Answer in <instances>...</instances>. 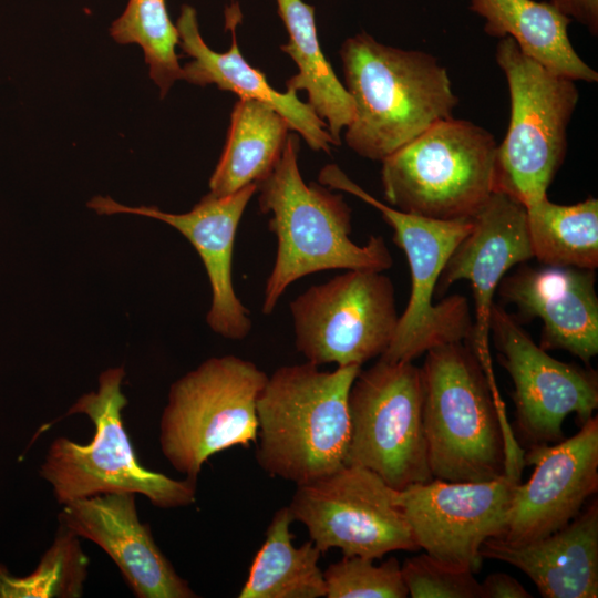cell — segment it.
Returning a JSON list of instances; mask_svg holds the SVG:
<instances>
[{
	"label": "cell",
	"instance_id": "1",
	"mask_svg": "<svg viewBox=\"0 0 598 598\" xmlns=\"http://www.w3.org/2000/svg\"><path fill=\"white\" fill-rule=\"evenodd\" d=\"M424 354L423 429L433 478L519 480L524 452L507 425L499 393L472 348L451 342Z\"/></svg>",
	"mask_w": 598,
	"mask_h": 598
},
{
	"label": "cell",
	"instance_id": "2",
	"mask_svg": "<svg viewBox=\"0 0 598 598\" xmlns=\"http://www.w3.org/2000/svg\"><path fill=\"white\" fill-rule=\"evenodd\" d=\"M340 55L354 109L344 140L358 155L382 161L452 117L458 100L433 55L382 44L364 31L348 38Z\"/></svg>",
	"mask_w": 598,
	"mask_h": 598
},
{
	"label": "cell",
	"instance_id": "3",
	"mask_svg": "<svg viewBox=\"0 0 598 598\" xmlns=\"http://www.w3.org/2000/svg\"><path fill=\"white\" fill-rule=\"evenodd\" d=\"M299 138L288 135L282 155L258 183L259 208L270 214L277 255L267 278L261 311L271 313L288 286L305 276L330 269L384 271L393 259L382 236L354 244L351 209L341 194L316 183L306 184L299 166Z\"/></svg>",
	"mask_w": 598,
	"mask_h": 598
},
{
	"label": "cell",
	"instance_id": "4",
	"mask_svg": "<svg viewBox=\"0 0 598 598\" xmlns=\"http://www.w3.org/2000/svg\"><path fill=\"white\" fill-rule=\"evenodd\" d=\"M360 370L322 371L306 361L268 377L257 400L256 458L265 472L300 485L346 464L348 396Z\"/></svg>",
	"mask_w": 598,
	"mask_h": 598
},
{
	"label": "cell",
	"instance_id": "5",
	"mask_svg": "<svg viewBox=\"0 0 598 598\" xmlns=\"http://www.w3.org/2000/svg\"><path fill=\"white\" fill-rule=\"evenodd\" d=\"M124 375L123 367L105 370L97 390L83 394L70 408L68 416L85 414L91 420L93 437L87 444L55 439L40 467L42 478L61 505L113 492L143 495L159 508L194 504L196 480H174L140 463L122 416L127 404L122 392Z\"/></svg>",
	"mask_w": 598,
	"mask_h": 598
},
{
	"label": "cell",
	"instance_id": "6",
	"mask_svg": "<svg viewBox=\"0 0 598 598\" xmlns=\"http://www.w3.org/2000/svg\"><path fill=\"white\" fill-rule=\"evenodd\" d=\"M497 144L485 128L453 117L383 158L389 206L437 220L471 219L495 192Z\"/></svg>",
	"mask_w": 598,
	"mask_h": 598
},
{
	"label": "cell",
	"instance_id": "7",
	"mask_svg": "<svg viewBox=\"0 0 598 598\" xmlns=\"http://www.w3.org/2000/svg\"><path fill=\"white\" fill-rule=\"evenodd\" d=\"M319 182L375 207L393 228V240L406 256L411 272L410 298L399 316L393 339L380 359L413 361L434 347L468 341L473 319L466 297L453 295L435 303L434 299L440 275L451 254L472 229V218L437 220L401 212L368 194L334 164L320 171Z\"/></svg>",
	"mask_w": 598,
	"mask_h": 598
},
{
	"label": "cell",
	"instance_id": "8",
	"mask_svg": "<svg viewBox=\"0 0 598 598\" xmlns=\"http://www.w3.org/2000/svg\"><path fill=\"white\" fill-rule=\"evenodd\" d=\"M496 62L505 74L511 118L497 145L495 192L525 208L547 197L567 150V127L578 103L576 81L557 75L501 38Z\"/></svg>",
	"mask_w": 598,
	"mask_h": 598
},
{
	"label": "cell",
	"instance_id": "9",
	"mask_svg": "<svg viewBox=\"0 0 598 598\" xmlns=\"http://www.w3.org/2000/svg\"><path fill=\"white\" fill-rule=\"evenodd\" d=\"M267 379L255 363L224 355L175 381L159 423L161 450L171 465L197 480L213 455L256 442L257 400Z\"/></svg>",
	"mask_w": 598,
	"mask_h": 598
},
{
	"label": "cell",
	"instance_id": "10",
	"mask_svg": "<svg viewBox=\"0 0 598 598\" xmlns=\"http://www.w3.org/2000/svg\"><path fill=\"white\" fill-rule=\"evenodd\" d=\"M346 464L365 467L390 487L433 480L423 429V381L413 361L379 359L358 373L349 396Z\"/></svg>",
	"mask_w": 598,
	"mask_h": 598
},
{
	"label": "cell",
	"instance_id": "11",
	"mask_svg": "<svg viewBox=\"0 0 598 598\" xmlns=\"http://www.w3.org/2000/svg\"><path fill=\"white\" fill-rule=\"evenodd\" d=\"M383 271L346 270L290 302L297 350L316 365H362L381 357L399 321L394 287Z\"/></svg>",
	"mask_w": 598,
	"mask_h": 598
},
{
	"label": "cell",
	"instance_id": "12",
	"mask_svg": "<svg viewBox=\"0 0 598 598\" xmlns=\"http://www.w3.org/2000/svg\"><path fill=\"white\" fill-rule=\"evenodd\" d=\"M394 488L378 474L358 465L297 485L288 508L303 524L321 551L380 559L396 550H419Z\"/></svg>",
	"mask_w": 598,
	"mask_h": 598
},
{
	"label": "cell",
	"instance_id": "13",
	"mask_svg": "<svg viewBox=\"0 0 598 598\" xmlns=\"http://www.w3.org/2000/svg\"><path fill=\"white\" fill-rule=\"evenodd\" d=\"M491 339L514 384L517 429L530 446L563 441V423L571 413L578 426L594 416L598 408L595 370L549 355L497 303L491 311Z\"/></svg>",
	"mask_w": 598,
	"mask_h": 598
},
{
	"label": "cell",
	"instance_id": "14",
	"mask_svg": "<svg viewBox=\"0 0 598 598\" xmlns=\"http://www.w3.org/2000/svg\"><path fill=\"white\" fill-rule=\"evenodd\" d=\"M518 483L508 475L486 482L433 478L396 489L394 501L420 549L476 574L483 564V543L505 530Z\"/></svg>",
	"mask_w": 598,
	"mask_h": 598
},
{
	"label": "cell",
	"instance_id": "15",
	"mask_svg": "<svg viewBox=\"0 0 598 598\" xmlns=\"http://www.w3.org/2000/svg\"><path fill=\"white\" fill-rule=\"evenodd\" d=\"M470 233L448 257L435 287V298L453 283L467 280L474 298L473 332L466 342L476 354L494 390L491 311L504 276L516 265L533 258L526 208L503 192H494L472 218Z\"/></svg>",
	"mask_w": 598,
	"mask_h": 598
},
{
	"label": "cell",
	"instance_id": "16",
	"mask_svg": "<svg viewBox=\"0 0 598 598\" xmlns=\"http://www.w3.org/2000/svg\"><path fill=\"white\" fill-rule=\"evenodd\" d=\"M535 466L516 486L501 538L519 544L545 537L567 525L598 491V417L569 439L533 445L524 457Z\"/></svg>",
	"mask_w": 598,
	"mask_h": 598
},
{
	"label": "cell",
	"instance_id": "17",
	"mask_svg": "<svg viewBox=\"0 0 598 598\" xmlns=\"http://www.w3.org/2000/svg\"><path fill=\"white\" fill-rule=\"evenodd\" d=\"M258 184L226 196L207 194L189 212L171 214L155 206L130 207L110 197L96 196L87 206L101 215L134 214L164 221L178 230L198 252L210 283L212 303L207 323L217 334L246 338L252 322L233 286V250L239 221Z\"/></svg>",
	"mask_w": 598,
	"mask_h": 598
},
{
	"label": "cell",
	"instance_id": "18",
	"mask_svg": "<svg viewBox=\"0 0 598 598\" xmlns=\"http://www.w3.org/2000/svg\"><path fill=\"white\" fill-rule=\"evenodd\" d=\"M134 493L113 492L62 505L59 522L102 548L137 598H195L196 592L140 520Z\"/></svg>",
	"mask_w": 598,
	"mask_h": 598
},
{
	"label": "cell",
	"instance_id": "19",
	"mask_svg": "<svg viewBox=\"0 0 598 598\" xmlns=\"http://www.w3.org/2000/svg\"><path fill=\"white\" fill-rule=\"evenodd\" d=\"M496 292L523 319L543 321L542 349L566 350L586 364L598 354L595 270L522 264L504 276Z\"/></svg>",
	"mask_w": 598,
	"mask_h": 598
},
{
	"label": "cell",
	"instance_id": "20",
	"mask_svg": "<svg viewBox=\"0 0 598 598\" xmlns=\"http://www.w3.org/2000/svg\"><path fill=\"white\" fill-rule=\"evenodd\" d=\"M226 28L231 32V45L227 52L212 50L200 35L197 12L189 4H183L176 20L179 37L178 44L192 58L182 68V79L205 86L215 84L218 89L233 92L239 99L262 102L286 118L290 130L298 132L315 151L330 153L331 145H337L326 123L313 109L297 97V93L276 91L266 75L251 66L241 55L236 28L241 21L238 3H233L225 11Z\"/></svg>",
	"mask_w": 598,
	"mask_h": 598
},
{
	"label": "cell",
	"instance_id": "21",
	"mask_svg": "<svg viewBox=\"0 0 598 598\" xmlns=\"http://www.w3.org/2000/svg\"><path fill=\"white\" fill-rule=\"evenodd\" d=\"M481 555L522 570L545 598H597L598 501L545 537L519 544L491 537Z\"/></svg>",
	"mask_w": 598,
	"mask_h": 598
},
{
	"label": "cell",
	"instance_id": "22",
	"mask_svg": "<svg viewBox=\"0 0 598 598\" xmlns=\"http://www.w3.org/2000/svg\"><path fill=\"white\" fill-rule=\"evenodd\" d=\"M470 9L485 20L488 35L511 37L524 54L550 72L573 81H598V73L577 54L569 40L571 20L549 2L470 0Z\"/></svg>",
	"mask_w": 598,
	"mask_h": 598
},
{
	"label": "cell",
	"instance_id": "23",
	"mask_svg": "<svg viewBox=\"0 0 598 598\" xmlns=\"http://www.w3.org/2000/svg\"><path fill=\"white\" fill-rule=\"evenodd\" d=\"M290 130L271 106L251 99L234 105L227 140L209 179V194L230 195L266 178L280 159Z\"/></svg>",
	"mask_w": 598,
	"mask_h": 598
},
{
	"label": "cell",
	"instance_id": "24",
	"mask_svg": "<svg viewBox=\"0 0 598 598\" xmlns=\"http://www.w3.org/2000/svg\"><path fill=\"white\" fill-rule=\"evenodd\" d=\"M289 41L280 47L296 62L298 73L286 82L287 91L308 93V104L321 120L337 145L351 122L353 102L322 53L315 19V7L302 0H276Z\"/></svg>",
	"mask_w": 598,
	"mask_h": 598
},
{
	"label": "cell",
	"instance_id": "25",
	"mask_svg": "<svg viewBox=\"0 0 598 598\" xmlns=\"http://www.w3.org/2000/svg\"><path fill=\"white\" fill-rule=\"evenodd\" d=\"M292 522L288 506L275 513L239 598L326 597L323 571L319 567L321 551L310 539L299 547L293 545Z\"/></svg>",
	"mask_w": 598,
	"mask_h": 598
},
{
	"label": "cell",
	"instance_id": "26",
	"mask_svg": "<svg viewBox=\"0 0 598 598\" xmlns=\"http://www.w3.org/2000/svg\"><path fill=\"white\" fill-rule=\"evenodd\" d=\"M533 258L542 265L598 267V200L559 205L544 197L526 208Z\"/></svg>",
	"mask_w": 598,
	"mask_h": 598
},
{
	"label": "cell",
	"instance_id": "27",
	"mask_svg": "<svg viewBox=\"0 0 598 598\" xmlns=\"http://www.w3.org/2000/svg\"><path fill=\"white\" fill-rule=\"evenodd\" d=\"M121 44H138L150 66V76L164 97L173 83L182 79L176 45L179 37L172 22L166 0H128L122 14L110 28Z\"/></svg>",
	"mask_w": 598,
	"mask_h": 598
},
{
	"label": "cell",
	"instance_id": "28",
	"mask_svg": "<svg viewBox=\"0 0 598 598\" xmlns=\"http://www.w3.org/2000/svg\"><path fill=\"white\" fill-rule=\"evenodd\" d=\"M87 567L80 537L60 523L52 545L30 575L17 577L0 565V598H79Z\"/></svg>",
	"mask_w": 598,
	"mask_h": 598
},
{
	"label": "cell",
	"instance_id": "29",
	"mask_svg": "<svg viewBox=\"0 0 598 598\" xmlns=\"http://www.w3.org/2000/svg\"><path fill=\"white\" fill-rule=\"evenodd\" d=\"M327 598H405L401 565L390 557L381 565L360 556H343L323 571Z\"/></svg>",
	"mask_w": 598,
	"mask_h": 598
},
{
	"label": "cell",
	"instance_id": "30",
	"mask_svg": "<svg viewBox=\"0 0 598 598\" xmlns=\"http://www.w3.org/2000/svg\"><path fill=\"white\" fill-rule=\"evenodd\" d=\"M401 573L412 598H482L481 582L472 571L426 553L405 559Z\"/></svg>",
	"mask_w": 598,
	"mask_h": 598
},
{
	"label": "cell",
	"instance_id": "31",
	"mask_svg": "<svg viewBox=\"0 0 598 598\" xmlns=\"http://www.w3.org/2000/svg\"><path fill=\"white\" fill-rule=\"evenodd\" d=\"M560 13L585 25L592 35L598 33V0H549Z\"/></svg>",
	"mask_w": 598,
	"mask_h": 598
},
{
	"label": "cell",
	"instance_id": "32",
	"mask_svg": "<svg viewBox=\"0 0 598 598\" xmlns=\"http://www.w3.org/2000/svg\"><path fill=\"white\" fill-rule=\"evenodd\" d=\"M482 598H532L533 595L514 577L505 573L488 575L481 582Z\"/></svg>",
	"mask_w": 598,
	"mask_h": 598
}]
</instances>
